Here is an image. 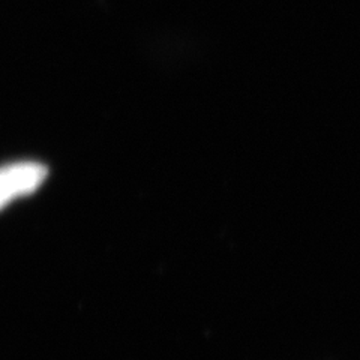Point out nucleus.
Instances as JSON below:
<instances>
[{
	"label": "nucleus",
	"mask_w": 360,
	"mask_h": 360,
	"mask_svg": "<svg viewBox=\"0 0 360 360\" xmlns=\"http://www.w3.org/2000/svg\"><path fill=\"white\" fill-rule=\"evenodd\" d=\"M47 176V167L35 161H21L0 167V210L14 200L35 193Z\"/></svg>",
	"instance_id": "nucleus-1"
}]
</instances>
